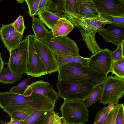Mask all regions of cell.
Returning <instances> with one entry per match:
<instances>
[{
  "label": "cell",
  "instance_id": "obj_31",
  "mask_svg": "<svg viewBox=\"0 0 124 124\" xmlns=\"http://www.w3.org/2000/svg\"><path fill=\"white\" fill-rule=\"evenodd\" d=\"M120 104H118L116 105L114 108L109 113L106 124H115L116 118Z\"/></svg>",
  "mask_w": 124,
  "mask_h": 124
},
{
  "label": "cell",
  "instance_id": "obj_40",
  "mask_svg": "<svg viewBox=\"0 0 124 124\" xmlns=\"http://www.w3.org/2000/svg\"><path fill=\"white\" fill-rule=\"evenodd\" d=\"M5 63L3 61L1 56H0V72L3 69Z\"/></svg>",
  "mask_w": 124,
  "mask_h": 124
},
{
  "label": "cell",
  "instance_id": "obj_3",
  "mask_svg": "<svg viewBox=\"0 0 124 124\" xmlns=\"http://www.w3.org/2000/svg\"><path fill=\"white\" fill-rule=\"evenodd\" d=\"M57 71L58 81L87 83L95 86L102 85L107 76L97 72L87 66L76 62L60 67Z\"/></svg>",
  "mask_w": 124,
  "mask_h": 124
},
{
  "label": "cell",
  "instance_id": "obj_15",
  "mask_svg": "<svg viewBox=\"0 0 124 124\" xmlns=\"http://www.w3.org/2000/svg\"><path fill=\"white\" fill-rule=\"evenodd\" d=\"M98 32L104 40L116 46H120L124 40V26L111 24L107 28L101 30Z\"/></svg>",
  "mask_w": 124,
  "mask_h": 124
},
{
  "label": "cell",
  "instance_id": "obj_34",
  "mask_svg": "<svg viewBox=\"0 0 124 124\" xmlns=\"http://www.w3.org/2000/svg\"><path fill=\"white\" fill-rule=\"evenodd\" d=\"M117 46L116 50L112 52L113 61H118L124 59V55L122 54L120 46Z\"/></svg>",
  "mask_w": 124,
  "mask_h": 124
},
{
  "label": "cell",
  "instance_id": "obj_17",
  "mask_svg": "<svg viewBox=\"0 0 124 124\" xmlns=\"http://www.w3.org/2000/svg\"><path fill=\"white\" fill-rule=\"evenodd\" d=\"M74 28L73 25L69 20L62 17L52 28L51 31L54 37H63L67 36Z\"/></svg>",
  "mask_w": 124,
  "mask_h": 124
},
{
  "label": "cell",
  "instance_id": "obj_28",
  "mask_svg": "<svg viewBox=\"0 0 124 124\" xmlns=\"http://www.w3.org/2000/svg\"><path fill=\"white\" fill-rule=\"evenodd\" d=\"M41 0H25L28 9V13L31 17L37 15L38 9Z\"/></svg>",
  "mask_w": 124,
  "mask_h": 124
},
{
  "label": "cell",
  "instance_id": "obj_37",
  "mask_svg": "<svg viewBox=\"0 0 124 124\" xmlns=\"http://www.w3.org/2000/svg\"><path fill=\"white\" fill-rule=\"evenodd\" d=\"M48 1L49 0H41L38 9V12L43 9H47Z\"/></svg>",
  "mask_w": 124,
  "mask_h": 124
},
{
  "label": "cell",
  "instance_id": "obj_1",
  "mask_svg": "<svg viewBox=\"0 0 124 124\" xmlns=\"http://www.w3.org/2000/svg\"><path fill=\"white\" fill-rule=\"evenodd\" d=\"M53 107L52 101L40 94L21 95L0 92V108L8 113L21 111L29 116L37 111L51 110Z\"/></svg>",
  "mask_w": 124,
  "mask_h": 124
},
{
  "label": "cell",
  "instance_id": "obj_36",
  "mask_svg": "<svg viewBox=\"0 0 124 124\" xmlns=\"http://www.w3.org/2000/svg\"><path fill=\"white\" fill-rule=\"evenodd\" d=\"M54 124H66L62 117L59 116V113L55 112Z\"/></svg>",
  "mask_w": 124,
  "mask_h": 124
},
{
  "label": "cell",
  "instance_id": "obj_12",
  "mask_svg": "<svg viewBox=\"0 0 124 124\" xmlns=\"http://www.w3.org/2000/svg\"><path fill=\"white\" fill-rule=\"evenodd\" d=\"M32 94L42 95L55 103L59 97L58 92L54 90L52 85L42 80L37 81L29 85L23 94Z\"/></svg>",
  "mask_w": 124,
  "mask_h": 124
},
{
  "label": "cell",
  "instance_id": "obj_24",
  "mask_svg": "<svg viewBox=\"0 0 124 124\" xmlns=\"http://www.w3.org/2000/svg\"><path fill=\"white\" fill-rule=\"evenodd\" d=\"M102 93V86L98 85L95 87L94 90L90 96L86 100L85 103L86 107H88L95 103L97 101L100 100Z\"/></svg>",
  "mask_w": 124,
  "mask_h": 124
},
{
  "label": "cell",
  "instance_id": "obj_43",
  "mask_svg": "<svg viewBox=\"0 0 124 124\" xmlns=\"http://www.w3.org/2000/svg\"><path fill=\"white\" fill-rule=\"evenodd\" d=\"M18 3H23L25 0H16Z\"/></svg>",
  "mask_w": 124,
  "mask_h": 124
},
{
  "label": "cell",
  "instance_id": "obj_8",
  "mask_svg": "<svg viewBox=\"0 0 124 124\" xmlns=\"http://www.w3.org/2000/svg\"><path fill=\"white\" fill-rule=\"evenodd\" d=\"M28 40L27 35L9 53L8 67L12 71L19 75H22L26 72Z\"/></svg>",
  "mask_w": 124,
  "mask_h": 124
},
{
  "label": "cell",
  "instance_id": "obj_42",
  "mask_svg": "<svg viewBox=\"0 0 124 124\" xmlns=\"http://www.w3.org/2000/svg\"><path fill=\"white\" fill-rule=\"evenodd\" d=\"M0 124H7L8 122L7 121L4 122L0 120Z\"/></svg>",
  "mask_w": 124,
  "mask_h": 124
},
{
  "label": "cell",
  "instance_id": "obj_32",
  "mask_svg": "<svg viewBox=\"0 0 124 124\" xmlns=\"http://www.w3.org/2000/svg\"><path fill=\"white\" fill-rule=\"evenodd\" d=\"M115 124H124V106L120 104L116 118Z\"/></svg>",
  "mask_w": 124,
  "mask_h": 124
},
{
  "label": "cell",
  "instance_id": "obj_7",
  "mask_svg": "<svg viewBox=\"0 0 124 124\" xmlns=\"http://www.w3.org/2000/svg\"><path fill=\"white\" fill-rule=\"evenodd\" d=\"M102 86V93L100 102L103 104H118L124 93V79L116 76L107 77Z\"/></svg>",
  "mask_w": 124,
  "mask_h": 124
},
{
  "label": "cell",
  "instance_id": "obj_10",
  "mask_svg": "<svg viewBox=\"0 0 124 124\" xmlns=\"http://www.w3.org/2000/svg\"><path fill=\"white\" fill-rule=\"evenodd\" d=\"M112 52L106 48L92 55L89 58L88 67L97 72L107 75L112 70Z\"/></svg>",
  "mask_w": 124,
  "mask_h": 124
},
{
  "label": "cell",
  "instance_id": "obj_38",
  "mask_svg": "<svg viewBox=\"0 0 124 124\" xmlns=\"http://www.w3.org/2000/svg\"><path fill=\"white\" fill-rule=\"evenodd\" d=\"M115 106V103H110L108 104L107 107V113L109 114L113 109Z\"/></svg>",
  "mask_w": 124,
  "mask_h": 124
},
{
  "label": "cell",
  "instance_id": "obj_19",
  "mask_svg": "<svg viewBox=\"0 0 124 124\" xmlns=\"http://www.w3.org/2000/svg\"><path fill=\"white\" fill-rule=\"evenodd\" d=\"M37 15L45 25L50 29L62 17L60 15L52 12L47 9L38 11Z\"/></svg>",
  "mask_w": 124,
  "mask_h": 124
},
{
  "label": "cell",
  "instance_id": "obj_44",
  "mask_svg": "<svg viewBox=\"0 0 124 124\" xmlns=\"http://www.w3.org/2000/svg\"><path fill=\"white\" fill-rule=\"evenodd\" d=\"M1 56V54H0V56Z\"/></svg>",
  "mask_w": 124,
  "mask_h": 124
},
{
  "label": "cell",
  "instance_id": "obj_16",
  "mask_svg": "<svg viewBox=\"0 0 124 124\" xmlns=\"http://www.w3.org/2000/svg\"><path fill=\"white\" fill-rule=\"evenodd\" d=\"M79 14L89 17L99 15L92 0H76Z\"/></svg>",
  "mask_w": 124,
  "mask_h": 124
},
{
  "label": "cell",
  "instance_id": "obj_35",
  "mask_svg": "<svg viewBox=\"0 0 124 124\" xmlns=\"http://www.w3.org/2000/svg\"><path fill=\"white\" fill-rule=\"evenodd\" d=\"M55 112L54 109L52 111L46 118L44 124H54Z\"/></svg>",
  "mask_w": 124,
  "mask_h": 124
},
{
  "label": "cell",
  "instance_id": "obj_20",
  "mask_svg": "<svg viewBox=\"0 0 124 124\" xmlns=\"http://www.w3.org/2000/svg\"><path fill=\"white\" fill-rule=\"evenodd\" d=\"M52 110L36 111L29 116L22 124H44Z\"/></svg>",
  "mask_w": 124,
  "mask_h": 124
},
{
  "label": "cell",
  "instance_id": "obj_18",
  "mask_svg": "<svg viewBox=\"0 0 124 124\" xmlns=\"http://www.w3.org/2000/svg\"><path fill=\"white\" fill-rule=\"evenodd\" d=\"M59 68L67 64L76 62L88 66L89 58L64 54L54 52Z\"/></svg>",
  "mask_w": 124,
  "mask_h": 124
},
{
  "label": "cell",
  "instance_id": "obj_33",
  "mask_svg": "<svg viewBox=\"0 0 124 124\" xmlns=\"http://www.w3.org/2000/svg\"><path fill=\"white\" fill-rule=\"evenodd\" d=\"M99 16L111 24H118V21L120 17L110 15L104 13H100Z\"/></svg>",
  "mask_w": 124,
  "mask_h": 124
},
{
  "label": "cell",
  "instance_id": "obj_9",
  "mask_svg": "<svg viewBox=\"0 0 124 124\" xmlns=\"http://www.w3.org/2000/svg\"><path fill=\"white\" fill-rule=\"evenodd\" d=\"M28 46L26 73L32 77H39L48 74L47 70L36 52L34 35H28Z\"/></svg>",
  "mask_w": 124,
  "mask_h": 124
},
{
  "label": "cell",
  "instance_id": "obj_30",
  "mask_svg": "<svg viewBox=\"0 0 124 124\" xmlns=\"http://www.w3.org/2000/svg\"><path fill=\"white\" fill-rule=\"evenodd\" d=\"M8 114L11 119L14 120L24 121L28 116L26 113L21 111H15Z\"/></svg>",
  "mask_w": 124,
  "mask_h": 124
},
{
  "label": "cell",
  "instance_id": "obj_11",
  "mask_svg": "<svg viewBox=\"0 0 124 124\" xmlns=\"http://www.w3.org/2000/svg\"><path fill=\"white\" fill-rule=\"evenodd\" d=\"M36 51L46 68L48 74L58 71L59 67L54 52L45 44L35 38Z\"/></svg>",
  "mask_w": 124,
  "mask_h": 124
},
{
  "label": "cell",
  "instance_id": "obj_23",
  "mask_svg": "<svg viewBox=\"0 0 124 124\" xmlns=\"http://www.w3.org/2000/svg\"><path fill=\"white\" fill-rule=\"evenodd\" d=\"M64 0H49L47 9L61 15L64 11Z\"/></svg>",
  "mask_w": 124,
  "mask_h": 124
},
{
  "label": "cell",
  "instance_id": "obj_26",
  "mask_svg": "<svg viewBox=\"0 0 124 124\" xmlns=\"http://www.w3.org/2000/svg\"><path fill=\"white\" fill-rule=\"evenodd\" d=\"M32 78L31 76L22 80L17 85L11 88L9 92L12 93L23 94Z\"/></svg>",
  "mask_w": 124,
  "mask_h": 124
},
{
  "label": "cell",
  "instance_id": "obj_21",
  "mask_svg": "<svg viewBox=\"0 0 124 124\" xmlns=\"http://www.w3.org/2000/svg\"><path fill=\"white\" fill-rule=\"evenodd\" d=\"M32 18V27L35 38L39 39L46 37L48 30L45 25L39 18L33 16Z\"/></svg>",
  "mask_w": 124,
  "mask_h": 124
},
{
  "label": "cell",
  "instance_id": "obj_29",
  "mask_svg": "<svg viewBox=\"0 0 124 124\" xmlns=\"http://www.w3.org/2000/svg\"><path fill=\"white\" fill-rule=\"evenodd\" d=\"M12 25L17 32L23 34L26 28L25 25L23 16L20 15L15 21L12 23Z\"/></svg>",
  "mask_w": 124,
  "mask_h": 124
},
{
  "label": "cell",
  "instance_id": "obj_2",
  "mask_svg": "<svg viewBox=\"0 0 124 124\" xmlns=\"http://www.w3.org/2000/svg\"><path fill=\"white\" fill-rule=\"evenodd\" d=\"M69 20L74 27L80 31L84 41L93 55L102 50L96 42L95 36L99 30L104 29L105 25L111 23L100 16L89 17L73 13L64 12L61 15Z\"/></svg>",
  "mask_w": 124,
  "mask_h": 124
},
{
  "label": "cell",
  "instance_id": "obj_41",
  "mask_svg": "<svg viewBox=\"0 0 124 124\" xmlns=\"http://www.w3.org/2000/svg\"><path fill=\"white\" fill-rule=\"evenodd\" d=\"M118 24L124 26V17H120L118 21Z\"/></svg>",
  "mask_w": 124,
  "mask_h": 124
},
{
  "label": "cell",
  "instance_id": "obj_25",
  "mask_svg": "<svg viewBox=\"0 0 124 124\" xmlns=\"http://www.w3.org/2000/svg\"><path fill=\"white\" fill-rule=\"evenodd\" d=\"M112 75L114 74L115 76L121 78H124V59L113 61Z\"/></svg>",
  "mask_w": 124,
  "mask_h": 124
},
{
  "label": "cell",
  "instance_id": "obj_45",
  "mask_svg": "<svg viewBox=\"0 0 124 124\" xmlns=\"http://www.w3.org/2000/svg\"><path fill=\"white\" fill-rule=\"evenodd\" d=\"M7 124H9V123H8V122Z\"/></svg>",
  "mask_w": 124,
  "mask_h": 124
},
{
  "label": "cell",
  "instance_id": "obj_13",
  "mask_svg": "<svg viewBox=\"0 0 124 124\" xmlns=\"http://www.w3.org/2000/svg\"><path fill=\"white\" fill-rule=\"evenodd\" d=\"M92 0L99 13L124 17V0Z\"/></svg>",
  "mask_w": 124,
  "mask_h": 124
},
{
  "label": "cell",
  "instance_id": "obj_6",
  "mask_svg": "<svg viewBox=\"0 0 124 124\" xmlns=\"http://www.w3.org/2000/svg\"><path fill=\"white\" fill-rule=\"evenodd\" d=\"M46 45L53 52L64 54L79 56V49L75 41L67 36L54 37L51 31L47 36L39 39Z\"/></svg>",
  "mask_w": 124,
  "mask_h": 124
},
{
  "label": "cell",
  "instance_id": "obj_27",
  "mask_svg": "<svg viewBox=\"0 0 124 124\" xmlns=\"http://www.w3.org/2000/svg\"><path fill=\"white\" fill-rule=\"evenodd\" d=\"M109 114L107 112V107L102 108L96 114L94 124H106Z\"/></svg>",
  "mask_w": 124,
  "mask_h": 124
},
{
  "label": "cell",
  "instance_id": "obj_5",
  "mask_svg": "<svg viewBox=\"0 0 124 124\" xmlns=\"http://www.w3.org/2000/svg\"><path fill=\"white\" fill-rule=\"evenodd\" d=\"M60 110L66 124H85L88 120V110L83 101L64 100Z\"/></svg>",
  "mask_w": 124,
  "mask_h": 124
},
{
  "label": "cell",
  "instance_id": "obj_14",
  "mask_svg": "<svg viewBox=\"0 0 124 124\" xmlns=\"http://www.w3.org/2000/svg\"><path fill=\"white\" fill-rule=\"evenodd\" d=\"M12 23L3 24L0 29L1 39L9 53L20 44L23 36L15 30Z\"/></svg>",
  "mask_w": 124,
  "mask_h": 124
},
{
  "label": "cell",
  "instance_id": "obj_22",
  "mask_svg": "<svg viewBox=\"0 0 124 124\" xmlns=\"http://www.w3.org/2000/svg\"><path fill=\"white\" fill-rule=\"evenodd\" d=\"M22 78V75L13 72L8 67L3 69L0 72V82L4 84H13Z\"/></svg>",
  "mask_w": 124,
  "mask_h": 124
},
{
  "label": "cell",
  "instance_id": "obj_39",
  "mask_svg": "<svg viewBox=\"0 0 124 124\" xmlns=\"http://www.w3.org/2000/svg\"><path fill=\"white\" fill-rule=\"evenodd\" d=\"M24 121L14 120L12 119L8 123L9 124H22Z\"/></svg>",
  "mask_w": 124,
  "mask_h": 124
},
{
  "label": "cell",
  "instance_id": "obj_4",
  "mask_svg": "<svg viewBox=\"0 0 124 124\" xmlns=\"http://www.w3.org/2000/svg\"><path fill=\"white\" fill-rule=\"evenodd\" d=\"M56 86L59 97L64 100L85 101L91 95L95 86L88 83L58 81Z\"/></svg>",
  "mask_w": 124,
  "mask_h": 124
}]
</instances>
